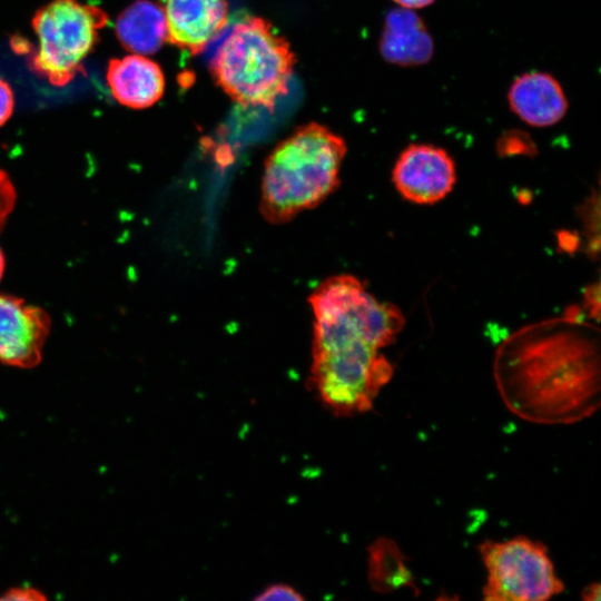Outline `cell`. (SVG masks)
Wrapping results in <instances>:
<instances>
[{"label": "cell", "instance_id": "6da1fadb", "mask_svg": "<svg viewBox=\"0 0 601 601\" xmlns=\"http://www.w3.org/2000/svg\"><path fill=\"white\" fill-rule=\"evenodd\" d=\"M494 377L506 407L525 421L584 420L600 405L599 332L574 317L525 327L497 349Z\"/></svg>", "mask_w": 601, "mask_h": 601}, {"label": "cell", "instance_id": "7a4b0ae2", "mask_svg": "<svg viewBox=\"0 0 601 601\" xmlns=\"http://www.w3.org/2000/svg\"><path fill=\"white\" fill-rule=\"evenodd\" d=\"M347 147L323 125L311 122L282 140L264 162L259 210L273 225L317 207L339 185Z\"/></svg>", "mask_w": 601, "mask_h": 601}, {"label": "cell", "instance_id": "3957f363", "mask_svg": "<svg viewBox=\"0 0 601 601\" xmlns=\"http://www.w3.org/2000/svg\"><path fill=\"white\" fill-rule=\"evenodd\" d=\"M294 66L286 39L265 19L247 17L223 41L210 71L234 101L270 110L286 95Z\"/></svg>", "mask_w": 601, "mask_h": 601}, {"label": "cell", "instance_id": "277c9868", "mask_svg": "<svg viewBox=\"0 0 601 601\" xmlns=\"http://www.w3.org/2000/svg\"><path fill=\"white\" fill-rule=\"evenodd\" d=\"M314 324L312 354L356 344L381 349L402 331V312L377 300L357 277L337 274L319 283L308 296Z\"/></svg>", "mask_w": 601, "mask_h": 601}, {"label": "cell", "instance_id": "5b68a950", "mask_svg": "<svg viewBox=\"0 0 601 601\" xmlns=\"http://www.w3.org/2000/svg\"><path fill=\"white\" fill-rule=\"evenodd\" d=\"M106 12L79 0H51L32 18L38 46L33 70L51 85L65 86L79 71L92 51L99 31L107 24Z\"/></svg>", "mask_w": 601, "mask_h": 601}, {"label": "cell", "instance_id": "8992f818", "mask_svg": "<svg viewBox=\"0 0 601 601\" xmlns=\"http://www.w3.org/2000/svg\"><path fill=\"white\" fill-rule=\"evenodd\" d=\"M309 385L336 415L367 412L393 375L391 363L368 344L312 354Z\"/></svg>", "mask_w": 601, "mask_h": 601}, {"label": "cell", "instance_id": "52a82bcc", "mask_svg": "<svg viewBox=\"0 0 601 601\" xmlns=\"http://www.w3.org/2000/svg\"><path fill=\"white\" fill-rule=\"evenodd\" d=\"M479 552L486 570V601H542L564 589L548 549L539 541L518 536L484 541Z\"/></svg>", "mask_w": 601, "mask_h": 601}, {"label": "cell", "instance_id": "ba28073f", "mask_svg": "<svg viewBox=\"0 0 601 601\" xmlns=\"http://www.w3.org/2000/svg\"><path fill=\"white\" fill-rule=\"evenodd\" d=\"M392 179L398 194L406 200L431 205L452 190L456 181L455 162L441 147L412 144L396 159Z\"/></svg>", "mask_w": 601, "mask_h": 601}, {"label": "cell", "instance_id": "9c48e42d", "mask_svg": "<svg viewBox=\"0 0 601 601\" xmlns=\"http://www.w3.org/2000/svg\"><path fill=\"white\" fill-rule=\"evenodd\" d=\"M50 327V316L43 308L0 294V363L18 368L37 366Z\"/></svg>", "mask_w": 601, "mask_h": 601}, {"label": "cell", "instance_id": "30bf717a", "mask_svg": "<svg viewBox=\"0 0 601 601\" xmlns=\"http://www.w3.org/2000/svg\"><path fill=\"white\" fill-rule=\"evenodd\" d=\"M167 40L196 55L203 51L226 27V0H161Z\"/></svg>", "mask_w": 601, "mask_h": 601}, {"label": "cell", "instance_id": "8fae6325", "mask_svg": "<svg viewBox=\"0 0 601 601\" xmlns=\"http://www.w3.org/2000/svg\"><path fill=\"white\" fill-rule=\"evenodd\" d=\"M508 102L522 121L542 128L562 120L569 108L561 83L543 71H529L516 77L509 88Z\"/></svg>", "mask_w": 601, "mask_h": 601}, {"label": "cell", "instance_id": "7c38bea8", "mask_svg": "<svg viewBox=\"0 0 601 601\" xmlns=\"http://www.w3.org/2000/svg\"><path fill=\"white\" fill-rule=\"evenodd\" d=\"M107 82L114 98L132 109L155 105L165 89V77L159 65L138 53L110 60Z\"/></svg>", "mask_w": 601, "mask_h": 601}, {"label": "cell", "instance_id": "4fadbf2b", "mask_svg": "<svg viewBox=\"0 0 601 601\" xmlns=\"http://www.w3.org/2000/svg\"><path fill=\"white\" fill-rule=\"evenodd\" d=\"M380 49L392 63L420 66L432 58L433 40L423 20L413 10L400 7L386 16Z\"/></svg>", "mask_w": 601, "mask_h": 601}, {"label": "cell", "instance_id": "5bb4252c", "mask_svg": "<svg viewBox=\"0 0 601 601\" xmlns=\"http://www.w3.org/2000/svg\"><path fill=\"white\" fill-rule=\"evenodd\" d=\"M116 35L131 53L151 55L167 40V28L160 4L137 0L117 18Z\"/></svg>", "mask_w": 601, "mask_h": 601}, {"label": "cell", "instance_id": "9a60e30c", "mask_svg": "<svg viewBox=\"0 0 601 601\" xmlns=\"http://www.w3.org/2000/svg\"><path fill=\"white\" fill-rule=\"evenodd\" d=\"M368 580L382 593L412 587L413 577L397 545L388 539L376 540L368 549Z\"/></svg>", "mask_w": 601, "mask_h": 601}, {"label": "cell", "instance_id": "2e32d148", "mask_svg": "<svg viewBox=\"0 0 601 601\" xmlns=\"http://www.w3.org/2000/svg\"><path fill=\"white\" fill-rule=\"evenodd\" d=\"M17 193L9 176L0 169V233L13 210Z\"/></svg>", "mask_w": 601, "mask_h": 601}, {"label": "cell", "instance_id": "e0dca14e", "mask_svg": "<svg viewBox=\"0 0 601 601\" xmlns=\"http://www.w3.org/2000/svg\"><path fill=\"white\" fill-rule=\"evenodd\" d=\"M303 595L293 587L284 583L268 585L257 597L256 601H269V600H295L302 601Z\"/></svg>", "mask_w": 601, "mask_h": 601}, {"label": "cell", "instance_id": "ac0fdd59", "mask_svg": "<svg viewBox=\"0 0 601 601\" xmlns=\"http://www.w3.org/2000/svg\"><path fill=\"white\" fill-rule=\"evenodd\" d=\"M47 597L32 587H16L11 588L0 595V600L4 601H42Z\"/></svg>", "mask_w": 601, "mask_h": 601}, {"label": "cell", "instance_id": "d6986e66", "mask_svg": "<svg viewBox=\"0 0 601 601\" xmlns=\"http://www.w3.org/2000/svg\"><path fill=\"white\" fill-rule=\"evenodd\" d=\"M14 97L13 91L0 77V127L3 126L13 112Z\"/></svg>", "mask_w": 601, "mask_h": 601}, {"label": "cell", "instance_id": "ffe728a7", "mask_svg": "<svg viewBox=\"0 0 601 601\" xmlns=\"http://www.w3.org/2000/svg\"><path fill=\"white\" fill-rule=\"evenodd\" d=\"M523 132L509 131L502 137L500 147L508 151H523L530 147V140Z\"/></svg>", "mask_w": 601, "mask_h": 601}, {"label": "cell", "instance_id": "44dd1931", "mask_svg": "<svg viewBox=\"0 0 601 601\" xmlns=\"http://www.w3.org/2000/svg\"><path fill=\"white\" fill-rule=\"evenodd\" d=\"M401 8L416 10L431 6L435 0H393Z\"/></svg>", "mask_w": 601, "mask_h": 601}, {"label": "cell", "instance_id": "7402d4cb", "mask_svg": "<svg viewBox=\"0 0 601 601\" xmlns=\"http://www.w3.org/2000/svg\"><path fill=\"white\" fill-rule=\"evenodd\" d=\"M582 598L587 601H595L600 599V584L599 583H592L589 584L583 591H582Z\"/></svg>", "mask_w": 601, "mask_h": 601}, {"label": "cell", "instance_id": "603a6c76", "mask_svg": "<svg viewBox=\"0 0 601 601\" xmlns=\"http://www.w3.org/2000/svg\"><path fill=\"white\" fill-rule=\"evenodd\" d=\"M4 267H6V259H4V255L0 248V280L3 276V273H4Z\"/></svg>", "mask_w": 601, "mask_h": 601}]
</instances>
